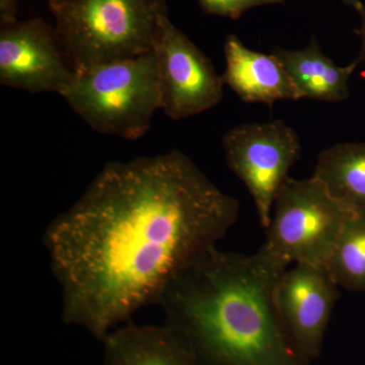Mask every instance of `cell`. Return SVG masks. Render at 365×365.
I'll return each mask as SVG.
<instances>
[{
    "label": "cell",
    "instance_id": "cell-1",
    "mask_svg": "<svg viewBox=\"0 0 365 365\" xmlns=\"http://www.w3.org/2000/svg\"><path fill=\"white\" fill-rule=\"evenodd\" d=\"M240 208L182 151L106 163L43 234L62 321L102 343L217 246Z\"/></svg>",
    "mask_w": 365,
    "mask_h": 365
},
{
    "label": "cell",
    "instance_id": "cell-3",
    "mask_svg": "<svg viewBox=\"0 0 365 365\" xmlns=\"http://www.w3.org/2000/svg\"><path fill=\"white\" fill-rule=\"evenodd\" d=\"M55 30L76 73L155 51L167 0H54Z\"/></svg>",
    "mask_w": 365,
    "mask_h": 365
},
{
    "label": "cell",
    "instance_id": "cell-11",
    "mask_svg": "<svg viewBox=\"0 0 365 365\" xmlns=\"http://www.w3.org/2000/svg\"><path fill=\"white\" fill-rule=\"evenodd\" d=\"M104 365H200L165 325L129 321L102 342Z\"/></svg>",
    "mask_w": 365,
    "mask_h": 365
},
{
    "label": "cell",
    "instance_id": "cell-6",
    "mask_svg": "<svg viewBox=\"0 0 365 365\" xmlns=\"http://www.w3.org/2000/svg\"><path fill=\"white\" fill-rule=\"evenodd\" d=\"M222 145L228 168L248 189L266 230L278 191L299 160V135L282 120H275L239 125L225 134Z\"/></svg>",
    "mask_w": 365,
    "mask_h": 365
},
{
    "label": "cell",
    "instance_id": "cell-15",
    "mask_svg": "<svg viewBox=\"0 0 365 365\" xmlns=\"http://www.w3.org/2000/svg\"><path fill=\"white\" fill-rule=\"evenodd\" d=\"M205 14L237 20L255 7L283 4L284 0H198Z\"/></svg>",
    "mask_w": 365,
    "mask_h": 365
},
{
    "label": "cell",
    "instance_id": "cell-12",
    "mask_svg": "<svg viewBox=\"0 0 365 365\" xmlns=\"http://www.w3.org/2000/svg\"><path fill=\"white\" fill-rule=\"evenodd\" d=\"M271 54L284 67L299 100L340 103L349 97L350 78L359 64L353 61L348 66H338L324 54L316 38L302 49L274 48Z\"/></svg>",
    "mask_w": 365,
    "mask_h": 365
},
{
    "label": "cell",
    "instance_id": "cell-5",
    "mask_svg": "<svg viewBox=\"0 0 365 365\" xmlns=\"http://www.w3.org/2000/svg\"><path fill=\"white\" fill-rule=\"evenodd\" d=\"M349 212L321 182L288 177L275 201L261 249L284 267L326 266Z\"/></svg>",
    "mask_w": 365,
    "mask_h": 365
},
{
    "label": "cell",
    "instance_id": "cell-4",
    "mask_svg": "<svg viewBox=\"0 0 365 365\" xmlns=\"http://www.w3.org/2000/svg\"><path fill=\"white\" fill-rule=\"evenodd\" d=\"M62 98L93 130L135 140L160 109L155 51L76 73Z\"/></svg>",
    "mask_w": 365,
    "mask_h": 365
},
{
    "label": "cell",
    "instance_id": "cell-13",
    "mask_svg": "<svg viewBox=\"0 0 365 365\" xmlns=\"http://www.w3.org/2000/svg\"><path fill=\"white\" fill-rule=\"evenodd\" d=\"M314 179L352 215H365V143H344L319 153Z\"/></svg>",
    "mask_w": 365,
    "mask_h": 365
},
{
    "label": "cell",
    "instance_id": "cell-17",
    "mask_svg": "<svg viewBox=\"0 0 365 365\" xmlns=\"http://www.w3.org/2000/svg\"><path fill=\"white\" fill-rule=\"evenodd\" d=\"M357 13L359 14L360 18H361V25H360L359 29L354 31V33L356 34L357 36L361 40V48H360V51L359 55H357L356 59L354 60L359 66H361V64L365 63V6L362 4L361 6L359 7Z\"/></svg>",
    "mask_w": 365,
    "mask_h": 365
},
{
    "label": "cell",
    "instance_id": "cell-7",
    "mask_svg": "<svg viewBox=\"0 0 365 365\" xmlns=\"http://www.w3.org/2000/svg\"><path fill=\"white\" fill-rule=\"evenodd\" d=\"M160 109L170 119L179 120L208 111L222 102V76L212 62L170 20L155 48Z\"/></svg>",
    "mask_w": 365,
    "mask_h": 365
},
{
    "label": "cell",
    "instance_id": "cell-14",
    "mask_svg": "<svg viewBox=\"0 0 365 365\" xmlns=\"http://www.w3.org/2000/svg\"><path fill=\"white\" fill-rule=\"evenodd\" d=\"M326 268L338 287L365 294V215L347 216Z\"/></svg>",
    "mask_w": 365,
    "mask_h": 365
},
{
    "label": "cell",
    "instance_id": "cell-10",
    "mask_svg": "<svg viewBox=\"0 0 365 365\" xmlns=\"http://www.w3.org/2000/svg\"><path fill=\"white\" fill-rule=\"evenodd\" d=\"M223 52V83L244 102L272 107L277 101L299 100L284 67L272 54L249 49L234 34L225 38Z\"/></svg>",
    "mask_w": 365,
    "mask_h": 365
},
{
    "label": "cell",
    "instance_id": "cell-9",
    "mask_svg": "<svg viewBox=\"0 0 365 365\" xmlns=\"http://www.w3.org/2000/svg\"><path fill=\"white\" fill-rule=\"evenodd\" d=\"M326 266L294 264L278 280L276 311L290 342L307 364L323 351L327 328L340 297Z\"/></svg>",
    "mask_w": 365,
    "mask_h": 365
},
{
    "label": "cell",
    "instance_id": "cell-18",
    "mask_svg": "<svg viewBox=\"0 0 365 365\" xmlns=\"http://www.w3.org/2000/svg\"><path fill=\"white\" fill-rule=\"evenodd\" d=\"M342 1L344 2L345 6L353 7L356 11L364 4L360 0H342Z\"/></svg>",
    "mask_w": 365,
    "mask_h": 365
},
{
    "label": "cell",
    "instance_id": "cell-19",
    "mask_svg": "<svg viewBox=\"0 0 365 365\" xmlns=\"http://www.w3.org/2000/svg\"><path fill=\"white\" fill-rule=\"evenodd\" d=\"M48 1H49L50 4V2L54 1V0H48Z\"/></svg>",
    "mask_w": 365,
    "mask_h": 365
},
{
    "label": "cell",
    "instance_id": "cell-2",
    "mask_svg": "<svg viewBox=\"0 0 365 365\" xmlns=\"http://www.w3.org/2000/svg\"><path fill=\"white\" fill-rule=\"evenodd\" d=\"M287 269L261 248L251 255L206 250L158 299L163 325L200 365H311L276 311V285Z\"/></svg>",
    "mask_w": 365,
    "mask_h": 365
},
{
    "label": "cell",
    "instance_id": "cell-8",
    "mask_svg": "<svg viewBox=\"0 0 365 365\" xmlns=\"http://www.w3.org/2000/svg\"><path fill=\"white\" fill-rule=\"evenodd\" d=\"M76 72L55 26L42 19L16 21L0 31V83L29 93L63 96Z\"/></svg>",
    "mask_w": 365,
    "mask_h": 365
},
{
    "label": "cell",
    "instance_id": "cell-16",
    "mask_svg": "<svg viewBox=\"0 0 365 365\" xmlns=\"http://www.w3.org/2000/svg\"><path fill=\"white\" fill-rule=\"evenodd\" d=\"M19 0H0V24L1 26L13 25L18 21Z\"/></svg>",
    "mask_w": 365,
    "mask_h": 365
}]
</instances>
